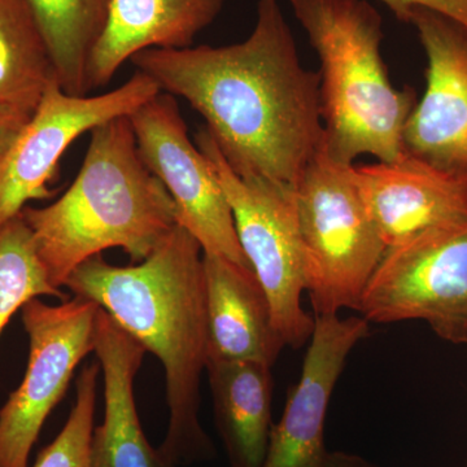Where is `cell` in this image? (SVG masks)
I'll return each mask as SVG.
<instances>
[{
	"label": "cell",
	"instance_id": "cell-17",
	"mask_svg": "<svg viewBox=\"0 0 467 467\" xmlns=\"http://www.w3.org/2000/svg\"><path fill=\"white\" fill-rule=\"evenodd\" d=\"M214 422L232 467H263L273 423L272 367L208 361Z\"/></svg>",
	"mask_w": 467,
	"mask_h": 467
},
{
	"label": "cell",
	"instance_id": "cell-2",
	"mask_svg": "<svg viewBox=\"0 0 467 467\" xmlns=\"http://www.w3.org/2000/svg\"><path fill=\"white\" fill-rule=\"evenodd\" d=\"M64 287L97 303L162 365L169 422L161 453L175 467L212 459L213 442L201 422L208 324L199 242L177 225L142 263L116 266L98 254Z\"/></svg>",
	"mask_w": 467,
	"mask_h": 467
},
{
	"label": "cell",
	"instance_id": "cell-25",
	"mask_svg": "<svg viewBox=\"0 0 467 467\" xmlns=\"http://www.w3.org/2000/svg\"><path fill=\"white\" fill-rule=\"evenodd\" d=\"M463 467H467V459H466L465 466H463Z\"/></svg>",
	"mask_w": 467,
	"mask_h": 467
},
{
	"label": "cell",
	"instance_id": "cell-15",
	"mask_svg": "<svg viewBox=\"0 0 467 467\" xmlns=\"http://www.w3.org/2000/svg\"><path fill=\"white\" fill-rule=\"evenodd\" d=\"M202 265L208 361H252L273 368L285 346L254 270L205 252Z\"/></svg>",
	"mask_w": 467,
	"mask_h": 467
},
{
	"label": "cell",
	"instance_id": "cell-22",
	"mask_svg": "<svg viewBox=\"0 0 467 467\" xmlns=\"http://www.w3.org/2000/svg\"><path fill=\"white\" fill-rule=\"evenodd\" d=\"M402 23H409L411 12L426 8L453 18L467 27V0H379Z\"/></svg>",
	"mask_w": 467,
	"mask_h": 467
},
{
	"label": "cell",
	"instance_id": "cell-3",
	"mask_svg": "<svg viewBox=\"0 0 467 467\" xmlns=\"http://www.w3.org/2000/svg\"><path fill=\"white\" fill-rule=\"evenodd\" d=\"M84 162L57 202L21 212L52 285L82 263L119 248L142 263L178 225L177 209L138 150L129 116L90 131Z\"/></svg>",
	"mask_w": 467,
	"mask_h": 467
},
{
	"label": "cell",
	"instance_id": "cell-10",
	"mask_svg": "<svg viewBox=\"0 0 467 467\" xmlns=\"http://www.w3.org/2000/svg\"><path fill=\"white\" fill-rule=\"evenodd\" d=\"M159 86L135 72L115 90L76 97L52 81L16 142L0 162V226L17 217L27 202L50 196L47 183L58 160L79 135L119 117L130 116Z\"/></svg>",
	"mask_w": 467,
	"mask_h": 467
},
{
	"label": "cell",
	"instance_id": "cell-7",
	"mask_svg": "<svg viewBox=\"0 0 467 467\" xmlns=\"http://www.w3.org/2000/svg\"><path fill=\"white\" fill-rule=\"evenodd\" d=\"M356 312L368 324L423 321L444 342L467 344V223L387 248Z\"/></svg>",
	"mask_w": 467,
	"mask_h": 467
},
{
	"label": "cell",
	"instance_id": "cell-16",
	"mask_svg": "<svg viewBox=\"0 0 467 467\" xmlns=\"http://www.w3.org/2000/svg\"><path fill=\"white\" fill-rule=\"evenodd\" d=\"M226 0H110L103 36L88 67V92L112 81L119 67L149 48L192 47Z\"/></svg>",
	"mask_w": 467,
	"mask_h": 467
},
{
	"label": "cell",
	"instance_id": "cell-6",
	"mask_svg": "<svg viewBox=\"0 0 467 467\" xmlns=\"http://www.w3.org/2000/svg\"><path fill=\"white\" fill-rule=\"evenodd\" d=\"M196 146L225 192L242 250L269 299L275 330L285 347L301 348L312 337L316 318L301 306L306 275L294 186L235 173L205 128L196 135Z\"/></svg>",
	"mask_w": 467,
	"mask_h": 467
},
{
	"label": "cell",
	"instance_id": "cell-1",
	"mask_svg": "<svg viewBox=\"0 0 467 467\" xmlns=\"http://www.w3.org/2000/svg\"><path fill=\"white\" fill-rule=\"evenodd\" d=\"M130 61L204 117L235 173L295 186L321 147L319 75L301 63L279 0H257L256 24L243 42L149 48Z\"/></svg>",
	"mask_w": 467,
	"mask_h": 467
},
{
	"label": "cell",
	"instance_id": "cell-8",
	"mask_svg": "<svg viewBox=\"0 0 467 467\" xmlns=\"http://www.w3.org/2000/svg\"><path fill=\"white\" fill-rule=\"evenodd\" d=\"M99 309L78 296L57 306L36 297L21 309L29 359L23 382L0 409V467H29L46 420L66 396L76 368L94 353Z\"/></svg>",
	"mask_w": 467,
	"mask_h": 467
},
{
	"label": "cell",
	"instance_id": "cell-5",
	"mask_svg": "<svg viewBox=\"0 0 467 467\" xmlns=\"http://www.w3.org/2000/svg\"><path fill=\"white\" fill-rule=\"evenodd\" d=\"M294 202L313 313L358 310L387 247L353 181L352 165L334 161L322 140L294 186Z\"/></svg>",
	"mask_w": 467,
	"mask_h": 467
},
{
	"label": "cell",
	"instance_id": "cell-14",
	"mask_svg": "<svg viewBox=\"0 0 467 467\" xmlns=\"http://www.w3.org/2000/svg\"><path fill=\"white\" fill-rule=\"evenodd\" d=\"M95 348L104 386V418L91 439V467H175L144 434L134 383L147 350L99 309Z\"/></svg>",
	"mask_w": 467,
	"mask_h": 467
},
{
	"label": "cell",
	"instance_id": "cell-13",
	"mask_svg": "<svg viewBox=\"0 0 467 467\" xmlns=\"http://www.w3.org/2000/svg\"><path fill=\"white\" fill-rule=\"evenodd\" d=\"M352 178L387 248L441 227L467 223V181L407 153L353 167Z\"/></svg>",
	"mask_w": 467,
	"mask_h": 467
},
{
	"label": "cell",
	"instance_id": "cell-18",
	"mask_svg": "<svg viewBox=\"0 0 467 467\" xmlns=\"http://www.w3.org/2000/svg\"><path fill=\"white\" fill-rule=\"evenodd\" d=\"M41 27L58 85L67 94H88V67L103 36L110 0H26Z\"/></svg>",
	"mask_w": 467,
	"mask_h": 467
},
{
	"label": "cell",
	"instance_id": "cell-12",
	"mask_svg": "<svg viewBox=\"0 0 467 467\" xmlns=\"http://www.w3.org/2000/svg\"><path fill=\"white\" fill-rule=\"evenodd\" d=\"M316 326L299 380L290 389L284 414L273 425L263 467H326L328 405L350 350L368 335L361 316H315Z\"/></svg>",
	"mask_w": 467,
	"mask_h": 467
},
{
	"label": "cell",
	"instance_id": "cell-21",
	"mask_svg": "<svg viewBox=\"0 0 467 467\" xmlns=\"http://www.w3.org/2000/svg\"><path fill=\"white\" fill-rule=\"evenodd\" d=\"M99 362L82 368L76 380V401L66 425L46 445L32 467H91V439L95 429Z\"/></svg>",
	"mask_w": 467,
	"mask_h": 467
},
{
	"label": "cell",
	"instance_id": "cell-19",
	"mask_svg": "<svg viewBox=\"0 0 467 467\" xmlns=\"http://www.w3.org/2000/svg\"><path fill=\"white\" fill-rule=\"evenodd\" d=\"M55 79L50 48L26 0H0V103L34 113Z\"/></svg>",
	"mask_w": 467,
	"mask_h": 467
},
{
	"label": "cell",
	"instance_id": "cell-4",
	"mask_svg": "<svg viewBox=\"0 0 467 467\" xmlns=\"http://www.w3.org/2000/svg\"><path fill=\"white\" fill-rule=\"evenodd\" d=\"M319 58L324 147L334 161L353 165L402 156V130L417 104L413 88H396L380 46L383 20L368 0H290Z\"/></svg>",
	"mask_w": 467,
	"mask_h": 467
},
{
	"label": "cell",
	"instance_id": "cell-24",
	"mask_svg": "<svg viewBox=\"0 0 467 467\" xmlns=\"http://www.w3.org/2000/svg\"><path fill=\"white\" fill-rule=\"evenodd\" d=\"M326 467H378L370 461L358 456V454L348 453V451H331Z\"/></svg>",
	"mask_w": 467,
	"mask_h": 467
},
{
	"label": "cell",
	"instance_id": "cell-20",
	"mask_svg": "<svg viewBox=\"0 0 467 467\" xmlns=\"http://www.w3.org/2000/svg\"><path fill=\"white\" fill-rule=\"evenodd\" d=\"M42 296L67 300L66 292L48 279L20 213L0 226V335L27 301Z\"/></svg>",
	"mask_w": 467,
	"mask_h": 467
},
{
	"label": "cell",
	"instance_id": "cell-23",
	"mask_svg": "<svg viewBox=\"0 0 467 467\" xmlns=\"http://www.w3.org/2000/svg\"><path fill=\"white\" fill-rule=\"evenodd\" d=\"M33 113L18 107L0 103V162L16 142L18 135L29 122Z\"/></svg>",
	"mask_w": 467,
	"mask_h": 467
},
{
	"label": "cell",
	"instance_id": "cell-11",
	"mask_svg": "<svg viewBox=\"0 0 467 467\" xmlns=\"http://www.w3.org/2000/svg\"><path fill=\"white\" fill-rule=\"evenodd\" d=\"M416 27L427 57L426 90L402 130V152L442 173L467 181V27L416 8Z\"/></svg>",
	"mask_w": 467,
	"mask_h": 467
},
{
	"label": "cell",
	"instance_id": "cell-9",
	"mask_svg": "<svg viewBox=\"0 0 467 467\" xmlns=\"http://www.w3.org/2000/svg\"><path fill=\"white\" fill-rule=\"evenodd\" d=\"M129 119L143 161L173 199L178 225L192 234L205 254L251 267L225 192L207 156L190 140L173 95L159 92Z\"/></svg>",
	"mask_w": 467,
	"mask_h": 467
}]
</instances>
